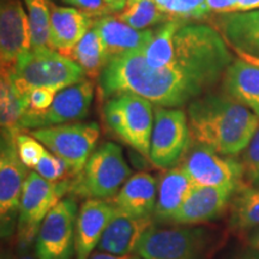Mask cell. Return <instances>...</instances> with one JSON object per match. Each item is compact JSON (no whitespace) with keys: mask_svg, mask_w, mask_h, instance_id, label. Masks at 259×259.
Instances as JSON below:
<instances>
[{"mask_svg":"<svg viewBox=\"0 0 259 259\" xmlns=\"http://www.w3.org/2000/svg\"><path fill=\"white\" fill-rule=\"evenodd\" d=\"M233 56L225 37L205 24L181 25L174 36L173 59L153 69L143 50L111 58L99 77L103 97L134 94L157 107L191 103L225 76Z\"/></svg>","mask_w":259,"mask_h":259,"instance_id":"1","label":"cell"},{"mask_svg":"<svg viewBox=\"0 0 259 259\" xmlns=\"http://www.w3.org/2000/svg\"><path fill=\"white\" fill-rule=\"evenodd\" d=\"M191 137L218 154L242 153L259 128V116L227 94H208L189 103Z\"/></svg>","mask_w":259,"mask_h":259,"instance_id":"2","label":"cell"},{"mask_svg":"<svg viewBox=\"0 0 259 259\" xmlns=\"http://www.w3.org/2000/svg\"><path fill=\"white\" fill-rule=\"evenodd\" d=\"M16 89L29 96L32 89L60 90L85 79V72L76 61L54 50H30L19 58L10 71Z\"/></svg>","mask_w":259,"mask_h":259,"instance_id":"3","label":"cell"},{"mask_svg":"<svg viewBox=\"0 0 259 259\" xmlns=\"http://www.w3.org/2000/svg\"><path fill=\"white\" fill-rule=\"evenodd\" d=\"M130 177L121 148L107 142L93 151L82 171L71 180L69 192L84 199L112 200Z\"/></svg>","mask_w":259,"mask_h":259,"instance_id":"4","label":"cell"},{"mask_svg":"<svg viewBox=\"0 0 259 259\" xmlns=\"http://www.w3.org/2000/svg\"><path fill=\"white\" fill-rule=\"evenodd\" d=\"M71 181L51 183L35 170L28 174L19 206L16 239L21 250H27L35 242L38 229L54 205L70 191Z\"/></svg>","mask_w":259,"mask_h":259,"instance_id":"5","label":"cell"},{"mask_svg":"<svg viewBox=\"0 0 259 259\" xmlns=\"http://www.w3.org/2000/svg\"><path fill=\"white\" fill-rule=\"evenodd\" d=\"M21 131L2 128L0 145V234L9 239L16 234L19 206L28 167L18 155L16 137Z\"/></svg>","mask_w":259,"mask_h":259,"instance_id":"6","label":"cell"},{"mask_svg":"<svg viewBox=\"0 0 259 259\" xmlns=\"http://www.w3.org/2000/svg\"><path fill=\"white\" fill-rule=\"evenodd\" d=\"M209 238L194 226H154L139 242L136 254L142 259H202Z\"/></svg>","mask_w":259,"mask_h":259,"instance_id":"7","label":"cell"},{"mask_svg":"<svg viewBox=\"0 0 259 259\" xmlns=\"http://www.w3.org/2000/svg\"><path fill=\"white\" fill-rule=\"evenodd\" d=\"M30 135L64 160L70 176L76 177L92 156L100 137V127L96 122H77L32 130Z\"/></svg>","mask_w":259,"mask_h":259,"instance_id":"8","label":"cell"},{"mask_svg":"<svg viewBox=\"0 0 259 259\" xmlns=\"http://www.w3.org/2000/svg\"><path fill=\"white\" fill-rule=\"evenodd\" d=\"M189 120L185 112L178 108L157 107L150 141L149 158L160 169L178 167L189 153L191 143Z\"/></svg>","mask_w":259,"mask_h":259,"instance_id":"9","label":"cell"},{"mask_svg":"<svg viewBox=\"0 0 259 259\" xmlns=\"http://www.w3.org/2000/svg\"><path fill=\"white\" fill-rule=\"evenodd\" d=\"M78 204L73 197L60 199L48 212L35 239L37 259L76 258V222Z\"/></svg>","mask_w":259,"mask_h":259,"instance_id":"10","label":"cell"},{"mask_svg":"<svg viewBox=\"0 0 259 259\" xmlns=\"http://www.w3.org/2000/svg\"><path fill=\"white\" fill-rule=\"evenodd\" d=\"M181 166L193 185L232 187L236 190L244 184V170L240 161L218 154L199 144L189 150Z\"/></svg>","mask_w":259,"mask_h":259,"instance_id":"11","label":"cell"},{"mask_svg":"<svg viewBox=\"0 0 259 259\" xmlns=\"http://www.w3.org/2000/svg\"><path fill=\"white\" fill-rule=\"evenodd\" d=\"M93 99V83L88 79L80 80L69 88L60 90L47 111L25 113L19 122V130H36L80 120L88 114Z\"/></svg>","mask_w":259,"mask_h":259,"instance_id":"12","label":"cell"},{"mask_svg":"<svg viewBox=\"0 0 259 259\" xmlns=\"http://www.w3.org/2000/svg\"><path fill=\"white\" fill-rule=\"evenodd\" d=\"M31 50V31L21 0L0 3V60L2 69L11 71L19 58Z\"/></svg>","mask_w":259,"mask_h":259,"instance_id":"13","label":"cell"},{"mask_svg":"<svg viewBox=\"0 0 259 259\" xmlns=\"http://www.w3.org/2000/svg\"><path fill=\"white\" fill-rule=\"evenodd\" d=\"M115 99L121 111L120 126L115 135L139 154L149 157L155 121L153 103L134 94H121Z\"/></svg>","mask_w":259,"mask_h":259,"instance_id":"14","label":"cell"},{"mask_svg":"<svg viewBox=\"0 0 259 259\" xmlns=\"http://www.w3.org/2000/svg\"><path fill=\"white\" fill-rule=\"evenodd\" d=\"M235 189L193 185L168 225L197 226L220 218L227 208Z\"/></svg>","mask_w":259,"mask_h":259,"instance_id":"15","label":"cell"},{"mask_svg":"<svg viewBox=\"0 0 259 259\" xmlns=\"http://www.w3.org/2000/svg\"><path fill=\"white\" fill-rule=\"evenodd\" d=\"M116 209L109 200L85 199L76 222V259H88L97 250Z\"/></svg>","mask_w":259,"mask_h":259,"instance_id":"16","label":"cell"},{"mask_svg":"<svg viewBox=\"0 0 259 259\" xmlns=\"http://www.w3.org/2000/svg\"><path fill=\"white\" fill-rule=\"evenodd\" d=\"M156 226L154 216L134 218L116 211L107 226L97 251L111 254H134L145 233Z\"/></svg>","mask_w":259,"mask_h":259,"instance_id":"17","label":"cell"},{"mask_svg":"<svg viewBox=\"0 0 259 259\" xmlns=\"http://www.w3.org/2000/svg\"><path fill=\"white\" fill-rule=\"evenodd\" d=\"M218 27L239 57L259 60V10L221 15Z\"/></svg>","mask_w":259,"mask_h":259,"instance_id":"18","label":"cell"},{"mask_svg":"<svg viewBox=\"0 0 259 259\" xmlns=\"http://www.w3.org/2000/svg\"><path fill=\"white\" fill-rule=\"evenodd\" d=\"M51 5L52 48L64 57H70L76 45L94 27V19L76 8Z\"/></svg>","mask_w":259,"mask_h":259,"instance_id":"19","label":"cell"},{"mask_svg":"<svg viewBox=\"0 0 259 259\" xmlns=\"http://www.w3.org/2000/svg\"><path fill=\"white\" fill-rule=\"evenodd\" d=\"M158 183L156 178L148 173L131 176L120 191L109 200L116 211L134 218L154 216L157 202Z\"/></svg>","mask_w":259,"mask_h":259,"instance_id":"20","label":"cell"},{"mask_svg":"<svg viewBox=\"0 0 259 259\" xmlns=\"http://www.w3.org/2000/svg\"><path fill=\"white\" fill-rule=\"evenodd\" d=\"M94 28L101 35L108 60L125 52L144 50L154 36L155 29L138 30L114 16H103L94 21Z\"/></svg>","mask_w":259,"mask_h":259,"instance_id":"21","label":"cell"},{"mask_svg":"<svg viewBox=\"0 0 259 259\" xmlns=\"http://www.w3.org/2000/svg\"><path fill=\"white\" fill-rule=\"evenodd\" d=\"M225 94L259 116V66L239 57L223 76Z\"/></svg>","mask_w":259,"mask_h":259,"instance_id":"22","label":"cell"},{"mask_svg":"<svg viewBox=\"0 0 259 259\" xmlns=\"http://www.w3.org/2000/svg\"><path fill=\"white\" fill-rule=\"evenodd\" d=\"M193 183L184 169L178 166L167 169L158 180L157 202L154 219L158 225H168L171 216L184 203Z\"/></svg>","mask_w":259,"mask_h":259,"instance_id":"23","label":"cell"},{"mask_svg":"<svg viewBox=\"0 0 259 259\" xmlns=\"http://www.w3.org/2000/svg\"><path fill=\"white\" fill-rule=\"evenodd\" d=\"M229 226L233 231L250 232L259 227V187L244 183L229 203Z\"/></svg>","mask_w":259,"mask_h":259,"instance_id":"24","label":"cell"},{"mask_svg":"<svg viewBox=\"0 0 259 259\" xmlns=\"http://www.w3.org/2000/svg\"><path fill=\"white\" fill-rule=\"evenodd\" d=\"M69 58L82 67L87 76L92 78L100 77L103 67L108 63V56L99 31L94 27L90 29L76 45Z\"/></svg>","mask_w":259,"mask_h":259,"instance_id":"25","label":"cell"},{"mask_svg":"<svg viewBox=\"0 0 259 259\" xmlns=\"http://www.w3.org/2000/svg\"><path fill=\"white\" fill-rule=\"evenodd\" d=\"M29 109V96L16 89L9 70L2 69L0 82V120L2 128L19 130V122Z\"/></svg>","mask_w":259,"mask_h":259,"instance_id":"26","label":"cell"},{"mask_svg":"<svg viewBox=\"0 0 259 259\" xmlns=\"http://www.w3.org/2000/svg\"><path fill=\"white\" fill-rule=\"evenodd\" d=\"M181 24L179 21H168L155 29L154 36L143 50L145 60L153 69H161L173 59L174 36Z\"/></svg>","mask_w":259,"mask_h":259,"instance_id":"27","label":"cell"},{"mask_svg":"<svg viewBox=\"0 0 259 259\" xmlns=\"http://www.w3.org/2000/svg\"><path fill=\"white\" fill-rule=\"evenodd\" d=\"M118 18L138 30H147L154 25L171 21L169 16L161 11L155 0H127Z\"/></svg>","mask_w":259,"mask_h":259,"instance_id":"28","label":"cell"},{"mask_svg":"<svg viewBox=\"0 0 259 259\" xmlns=\"http://www.w3.org/2000/svg\"><path fill=\"white\" fill-rule=\"evenodd\" d=\"M31 31V50H53L51 41V5L47 0H24Z\"/></svg>","mask_w":259,"mask_h":259,"instance_id":"29","label":"cell"},{"mask_svg":"<svg viewBox=\"0 0 259 259\" xmlns=\"http://www.w3.org/2000/svg\"><path fill=\"white\" fill-rule=\"evenodd\" d=\"M155 3L171 21L203 19L211 12L208 0H155Z\"/></svg>","mask_w":259,"mask_h":259,"instance_id":"30","label":"cell"},{"mask_svg":"<svg viewBox=\"0 0 259 259\" xmlns=\"http://www.w3.org/2000/svg\"><path fill=\"white\" fill-rule=\"evenodd\" d=\"M240 162L244 170V183L246 185L259 187V128L242 151Z\"/></svg>","mask_w":259,"mask_h":259,"instance_id":"31","label":"cell"},{"mask_svg":"<svg viewBox=\"0 0 259 259\" xmlns=\"http://www.w3.org/2000/svg\"><path fill=\"white\" fill-rule=\"evenodd\" d=\"M38 176L51 183H59L65 180V177L69 176L70 170L64 160L58 157L57 155L51 154L48 150H45L36 167L34 168Z\"/></svg>","mask_w":259,"mask_h":259,"instance_id":"32","label":"cell"},{"mask_svg":"<svg viewBox=\"0 0 259 259\" xmlns=\"http://www.w3.org/2000/svg\"><path fill=\"white\" fill-rule=\"evenodd\" d=\"M18 155L21 160L28 168L34 169L37 162L40 161L42 154L45 153V145L32 136L18 132L16 137Z\"/></svg>","mask_w":259,"mask_h":259,"instance_id":"33","label":"cell"},{"mask_svg":"<svg viewBox=\"0 0 259 259\" xmlns=\"http://www.w3.org/2000/svg\"><path fill=\"white\" fill-rule=\"evenodd\" d=\"M58 92L48 88L32 89L29 94V113H42L47 111L56 99Z\"/></svg>","mask_w":259,"mask_h":259,"instance_id":"34","label":"cell"},{"mask_svg":"<svg viewBox=\"0 0 259 259\" xmlns=\"http://www.w3.org/2000/svg\"><path fill=\"white\" fill-rule=\"evenodd\" d=\"M63 2L72 5V8L80 10L93 18H100L112 14L111 8L106 4L105 0H63Z\"/></svg>","mask_w":259,"mask_h":259,"instance_id":"35","label":"cell"},{"mask_svg":"<svg viewBox=\"0 0 259 259\" xmlns=\"http://www.w3.org/2000/svg\"><path fill=\"white\" fill-rule=\"evenodd\" d=\"M236 0H208L210 11L220 15L233 14Z\"/></svg>","mask_w":259,"mask_h":259,"instance_id":"36","label":"cell"},{"mask_svg":"<svg viewBox=\"0 0 259 259\" xmlns=\"http://www.w3.org/2000/svg\"><path fill=\"white\" fill-rule=\"evenodd\" d=\"M259 10V0H236L233 14L234 12H248Z\"/></svg>","mask_w":259,"mask_h":259,"instance_id":"37","label":"cell"},{"mask_svg":"<svg viewBox=\"0 0 259 259\" xmlns=\"http://www.w3.org/2000/svg\"><path fill=\"white\" fill-rule=\"evenodd\" d=\"M88 259H142V258L136 253L118 255V254L106 253V252H101V251H95L93 252L92 255H90Z\"/></svg>","mask_w":259,"mask_h":259,"instance_id":"38","label":"cell"},{"mask_svg":"<svg viewBox=\"0 0 259 259\" xmlns=\"http://www.w3.org/2000/svg\"><path fill=\"white\" fill-rule=\"evenodd\" d=\"M247 242L251 248H253V250L259 252V227L248 232Z\"/></svg>","mask_w":259,"mask_h":259,"instance_id":"39","label":"cell"},{"mask_svg":"<svg viewBox=\"0 0 259 259\" xmlns=\"http://www.w3.org/2000/svg\"><path fill=\"white\" fill-rule=\"evenodd\" d=\"M105 3L109 6L112 12H121L125 9L127 0H105Z\"/></svg>","mask_w":259,"mask_h":259,"instance_id":"40","label":"cell"},{"mask_svg":"<svg viewBox=\"0 0 259 259\" xmlns=\"http://www.w3.org/2000/svg\"><path fill=\"white\" fill-rule=\"evenodd\" d=\"M236 259H259V252L251 248L250 251H247L246 253L241 254L240 257H238Z\"/></svg>","mask_w":259,"mask_h":259,"instance_id":"41","label":"cell"},{"mask_svg":"<svg viewBox=\"0 0 259 259\" xmlns=\"http://www.w3.org/2000/svg\"><path fill=\"white\" fill-rule=\"evenodd\" d=\"M6 259H9V258H6ZM10 259H37V258H34V257H31V255H29V254L22 253V254H19V255H16V257H12V258H10Z\"/></svg>","mask_w":259,"mask_h":259,"instance_id":"42","label":"cell"},{"mask_svg":"<svg viewBox=\"0 0 259 259\" xmlns=\"http://www.w3.org/2000/svg\"><path fill=\"white\" fill-rule=\"evenodd\" d=\"M3 259H6V258H3Z\"/></svg>","mask_w":259,"mask_h":259,"instance_id":"43","label":"cell"}]
</instances>
